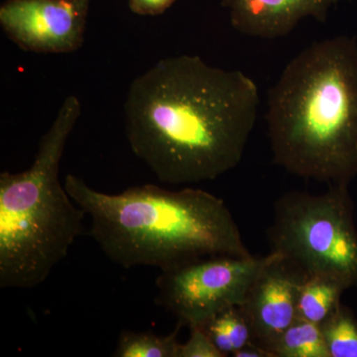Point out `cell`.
<instances>
[{
    "label": "cell",
    "mask_w": 357,
    "mask_h": 357,
    "mask_svg": "<svg viewBox=\"0 0 357 357\" xmlns=\"http://www.w3.org/2000/svg\"><path fill=\"white\" fill-rule=\"evenodd\" d=\"M255 82L199 56L162 59L129 86L131 150L162 183L196 184L236 168L259 107Z\"/></svg>",
    "instance_id": "obj_1"
},
{
    "label": "cell",
    "mask_w": 357,
    "mask_h": 357,
    "mask_svg": "<svg viewBox=\"0 0 357 357\" xmlns=\"http://www.w3.org/2000/svg\"><path fill=\"white\" fill-rule=\"evenodd\" d=\"M274 163L307 180L349 185L357 177V42H314L268 93Z\"/></svg>",
    "instance_id": "obj_2"
},
{
    "label": "cell",
    "mask_w": 357,
    "mask_h": 357,
    "mask_svg": "<svg viewBox=\"0 0 357 357\" xmlns=\"http://www.w3.org/2000/svg\"><path fill=\"white\" fill-rule=\"evenodd\" d=\"M64 185L91 218V236L121 267L165 271L211 256L252 255L227 204L204 190L147 184L105 194L73 174Z\"/></svg>",
    "instance_id": "obj_3"
},
{
    "label": "cell",
    "mask_w": 357,
    "mask_h": 357,
    "mask_svg": "<svg viewBox=\"0 0 357 357\" xmlns=\"http://www.w3.org/2000/svg\"><path fill=\"white\" fill-rule=\"evenodd\" d=\"M82 114L69 96L42 136L31 167L0 174V287L44 283L84 231L86 211L59 178L67 141Z\"/></svg>",
    "instance_id": "obj_4"
},
{
    "label": "cell",
    "mask_w": 357,
    "mask_h": 357,
    "mask_svg": "<svg viewBox=\"0 0 357 357\" xmlns=\"http://www.w3.org/2000/svg\"><path fill=\"white\" fill-rule=\"evenodd\" d=\"M349 185L282 195L267 231L271 251L307 277H326L347 290L357 287V229Z\"/></svg>",
    "instance_id": "obj_5"
},
{
    "label": "cell",
    "mask_w": 357,
    "mask_h": 357,
    "mask_svg": "<svg viewBox=\"0 0 357 357\" xmlns=\"http://www.w3.org/2000/svg\"><path fill=\"white\" fill-rule=\"evenodd\" d=\"M217 255L161 271L156 303L191 328L232 307H241L249 289L268 263L276 257Z\"/></svg>",
    "instance_id": "obj_6"
},
{
    "label": "cell",
    "mask_w": 357,
    "mask_h": 357,
    "mask_svg": "<svg viewBox=\"0 0 357 357\" xmlns=\"http://www.w3.org/2000/svg\"><path fill=\"white\" fill-rule=\"evenodd\" d=\"M89 0H6L0 25L22 50L68 54L83 46Z\"/></svg>",
    "instance_id": "obj_7"
},
{
    "label": "cell",
    "mask_w": 357,
    "mask_h": 357,
    "mask_svg": "<svg viewBox=\"0 0 357 357\" xmlns=\"http://www.w3.org/2000/svg\"><path fill=\"white\" fill-rule=\"evenodd\" d=\"M306 278L278 252L263 268L241 307L256 344L268 351L296 321L298 296Z\"/></svg>",
    "instance_id": "obj_8"
},
{
    "label": "cell",
    "mask_w": 357,
    "mask_h": 357,
    "mask_svg": "<svg viewBox=\"0 0 357 357\" xmlns=\"http://www.w3.org/2000/svg\"><path fill=\"white\" fill-rule=\"evenodd\" d=\"M337 0H227L234 29L255 38L287 36L307 17L325 20Z\"/></svg>",
    "instance_id": "obj_9"
},
{
    "label": "cell",
    "mask_w": 357,
    "mask_h": 357,
    "mask_svg": "<svg viewBox=\"0 0 357 357\" xmlns=\"http://www.w3.org/2000/svg\"><path fill=\"white\" fill-rule=\"evenodd\" d=\"M347 290L342 284L326 277H307L297 301V318L321 325L342 303Z\"/></svg>",
    "instance_id": "obj_10"
},
{
    "label": "cell",
    "mask_w": 357,
    "mask_h": 357,
    "mask_svg": "<svg viewBox=\"0 0 357 357\" xmlns=\"http://www.w3.org/2000/svg\"><path fill=\"white\" fill-rule=\"evenodd\" d=\"M268 351L272 357H331L321 326L299 318Z\"/></svg>",
    "instance_id": "obj_11"
},
{
    "label": "cell",
    "mask_w": 357,
    "mask_h": 357,
    "mask_svg": "<svg viewBox=\"0 0 357 357\" xmlns=\"http://www.w3.org/2000/svg\"><path fill=\"white\" fill-rule=\"evenodd\" d=\"M199 326L225 357L232 356L234 352L255 342L241 307H229Z\"/></svg>",
    "instance_id": "obj_12"
},
{
    "label": "cell",
    "mask_w": 357,
    "mask_h": 357,
    "mask_svg": "<svg viewBox=\"0 0 357 357\" xmlns=\"http://www.w3.org/2000/svg\"><path fill=\"white\" fill-rule=\"evenodd\" d=\"M183 326L177 324L170 335L122 332L112 356L116 357H178L181 344L178 333Z\"/></svg>",
    "instance_id": "obj_13"
},
{
    "label": "cell",
    "mask_w": 357,
    "mask_h": 357,
    "mask_svg": "<svg viewBox=\"0 0 357 357\" xmlns=\"http://www.w3.org/2000/svg\"><path fill=\"white\" fill-rule=\"evenodd\" d=\"M331 357H357V319L340 304L319 325Z\"/></svg>",
    "instance_id": "obj_14"
},
{
    "label": "cell",
    "mask_w": 357,
    "mask_h": 357,
    "mask_svg": "<svg viewBox=\"0 0 357 357\" xmlns=\"http://www.w3.org/2000/svg\"><path fill=\"white\" fill-rule=\"evenodd\" d=\"M189 340L181 344L178 357H225L201 326L190 328Z\"/></svg>",
    "instance_id": "obj_15"
},
{
    "label": "cell",
    "mask_w": 357,
    "mask_h": 357,
    "mask_svg": "<svg viewBox=\"0 0 357 357\" xmlns=\"http://www.w3.org/2000/svg\"><path fill=\"white\" fill-rule=\"evenodd\" d=\"M176 0H128L133 13L138 15L156 16L165 13Z\"/></svg>",
    "instance_id": "obj_16"
},
{
    "label": "cell",
    "mask_w": 357,
    "mask_h": 357,
    "mask_svg": "<svg viewBox=\"0 0 357 357\" xmlns=\"http://www.w3.org/2000/svg\"><path fill=\"white\" fill-rule=\"evenodd\" d=\"M234 357H272L271 354L255 342L245 345L232 354Z\"/></svg>",
    "instance_id": "obj_17"
}]
</instances>
